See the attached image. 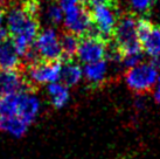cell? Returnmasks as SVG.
<instances>
[{
    "label": "cell",
    "mask_w": 160,
    "mask_h": 159,
    "mask_svg": "<svg viewBox=\"0 0 160 159\" xmlns=\"http://www.w3.org/2000/svg\"><path fill=\"white\" fill-rule=\"evenodd\" d=\"M144 52L136 54H130V55H124L122 56V67H124L125 69H129L131 67L137 66L138 63L144 61Z\"/></svg>",
    "instance_id": "cell-20"
},
{
    "label": "cell",
    "mask_w": 160,
    "mask_h": 159,
    "mask_svg": "<svg viewBox=\"0 0 160 159\" xmlns=\"http://www.w3.org/2000/svg\"><path fill=\"white\" fill-rule=\"evenodd\" d=\"M26 75H23L19 69H9L2 70L0 69V94L1 95H12L31 90Z\"/></svg>",
    "instance_id": "cell-11"
},
{
    "label": "cell",
    "mask_w": 160,
    "mask_h": 159,
    "mask_svg": "<svg viewBox=\"0 0 160 159\" xmlns=\"http://www.w3.org/2000/svg\"><path fill=\"white\" fill-rule=\"evenodd\" d=\"M159 11H160V6H159Z\"/></svg>",
    "instance_id": "cell-28"
},
{
    "label": "cell",
    "mask_w": 160,
    "mask_h": 159,
    "mask_svg": "<svg viewBox=\"0 0 160 159\" xmlns=\"http://www.w3.org/2000/svg\"><path fill=\"white\" fill-rule=\"evenodd\" d=\"M137 33L142 52L150 58L160 56V25L140 17L137 19Z\"/></svg>",
    "instance_id": "cell-7"
},
{
    "label": "cell",
    "mask_w": 160,
    "mask_h": 159,
    "mask_svg": "<svg viewBox=\"0 0 160 159\" xmlns=\"http://www.w3.org/2000/svg\"><path fill=\"white\" fill-rule=\"evenodd\" d=\"M159 0H128L131 13L145 17L151 12Z\"/></svg>",
    "instance_id": "cell-19"
},
{
    "label": "cell",
    "mask_w": 160,
    "mask_h": 159,
    "mask_svg": "<svg viewBox=\"0 0 160 159\" xmlns=\"http://www.w3.org/2000/svg\"><path fill=\"white\" fill-rule=\"evenodd\" d=\"M158 79L159 71L152 66L151 62L145 61L126 69L124 74V81L128 88L140 95L152 91Z\"/></svg>",
    "instance_id": "cell-3"
},
{
    "label": "cell",
    "mask_w": 160,
    "mask_h": 159,
    "mask_svg": "<svg viewBox=\"0 0 160 159\" xmlns=\"http://www.w3.org/2000/svg\"><path fill=\"white\" fill-rule=\"evenodd\" d=\"M9 38H11V35H9L8 29L6 28V26H5V25L0 26V41L7 40V39H9Z\"/></svg>",
    "instance_id": "cell-23"
},
{
    "label": "cell",
    "mask_w": 160,
    "mask_h": 159,
    "mask_svg": "<svg viewBox=\"0 0 160 159\" xmlns=\"http://www.w3.org/2000/svg\"><path fill=\"white\" fill-rule=\"evenodd\" d=\"M62 61H45L38 60L28 64L26 79L31 85H48L60 81Z\"/></svg>",
    "instance_id": "cell-5"
},
{
    "label": "cell",
    "mask_w": 160,
    "mask_h": 159,
    "mask_svg": "<svg viewBox=\"0 0 160 159\" xmlns=\"http://www.w3.org/2000/svg\"><path fill=\"white\" fill-rule=\"evenodd\" d=\"M90 13L93 27L96 28L98 34L105 40L111 38L120 17L117 5L115 3L108 5H96L92 6Z\"/></svg>",
    "instance_id": "cell-6"
},
{
    "label": "cell",
    "mask_w": 160,
    "mask_h": 159,
    "mask_svg": "<svg viewBox=\"0 0 160 159\" xmlns=\"http://www.w3.org/2000/svg\"><path fill=\"white\" fill-rule=\"evenodd\" d=\"M62 23L66 31L77 36H84L89 34L93 26L90 11L81 4L64 12Z\"/></svg>",
    "instance_id": "cell-9"
},
{
    "label": "cell",
    "mask_w": 160,
    "mask_h": 159,
    "mask_svg": "<svg viewBox=\"0 0 160 159\" xmlns=\"http://www.w3.org/2000/svg\"><path fill=\"white\" fill-rule=\"evenodd\" d=\"M80 1L81 5H83V6H87V5L90 4V0H78Z\"/></svg>",
    "instance_id": "cell-27"
},
{
    "label": "cell",
    "mask_w": 160,
    "mask_h": 159,
    "mask_svg": "<svg viewBox=\"0 0 160 159\" xmlns=\"http://www.w3.org/2000/svg\"><path fill=\"white\" fill-rule=\"evenodd\" d=\"M31 125L27 124L19 116H0V131L7 133L14 138H21L28 131Z\"/></svg>",
    "instance_id": "cell-14"
},
{
    "label": "cell",
    "mask_w": 160,
    "mask_h": 159,
    "mask_svg": "<svg viewBox=\"0 0 160 159\" xmlns=\"http://www.w3.org/2000/svg\"><path fill=\"white\" fill-rule=\"evenodd\" d=\"M47 95L53 108L62 109L70 101V88L58 81L47 85Z\"/></svg>",
    "instance_id": "cell-16"
},
{
    "label": "cell",
    "mask_w": 160,
    "mask_h": 159,
    "mask_svg": "<svg viewBox=\"0 0 160 159\" xmlns=\"http://www.w3.org/2000/svg\"><path fill=\"white\" fill-rule=\"evenodd\" d=\"M152 66L156 68L157 70L160 73V56H157V58H151V61Z\"/></svg>",
    "instance_id": "cell-26"
},
{
    "label": "cell",
    "mask_w": 160,
    "mask_h": 159,
    "mask_svg": "<svg viewBox=\"0 0 160 159\" xmlns=\"http://www.w3.org/2000/svg\"><path fill=\"white\" fill-rule=\"evenodd\" d=\"M0 96H1V94H0Z\"/></svg>",
    "instance_id": "cell-29"
},
{
    "label": "cell",
    "mask_w": 160,
    "mask_h": 159,
    "mask_svg": "<svg viewBox=\"0 0 160 159\" xmlns=\"http://www.w3.org/2000/svg\"><path fill=\"white\" fill-rule=\"evenodd\" d=\"M21 62L22 60L17 52L11 38L0 41V69L2 70L19 69Z\"/></svg>",
    "instance_id": "cell-13"
},
{
    "label": "cell",
    "mask_w": 160,
    "mask_h": 159,
    "mask_svg": "<svg viewBox=\"0 0 160 159\" xmlns=\"http://www.w3.org/2000/svg\"><path fill=\"white\" fill-rule=\"evenodd\" d=\"M34 49L40 60L45 61H61L62 49L60 44V34L55 27H46L40 29L34 41Z\"/></svg>",
    "instance_id": "cell-4"
},
{
    "label": "cell",
    "mask_w": 160,
    "mask_h": 159,
    "mask_svg": "<svg viewBox=\"0 0 160 159\" xmlns=\"http://www.w3.org/2000/svg\"><path fill=\"white\" fill-rule=\"evenodd\" d=\"M5 26L20 58L33 48L35 38L40 32L39 19L31 14L22 5H14L5 14Z\"/></svg>",
    "instance_id": "cell-1"
},
{
    "label": "cell",
    "mask_w": 160,
    "mask_h": 159,
    "mask_svg": "<svg viewBox=\"0 0 160 159\" xmlns=\"http://www.w3.org/2000/svg\"><path fill=\"white\" fill-rule=\"evenodd\" d=\"M58 4L61 6V8L63 9V12H66L68 9L75 7L77 5H80V1L78 0H56Z\"/></svg>",
    "instance_id": "cell-21"
},
{
    "label": "cell",
    "mask_w": 160,
    "mask_h": 159,
    "mask_svg": "<svg viewBox=\"0 0 160 159\" xmlns=\"http://www.w3.org/2000/svg\"><path fill=\"white\" fill-rule=\"evenodd\" d=\"M153 98H154V101H156V103H158V104H160V75H159V79H158V81H157L156 83V87L153 88Z\"/></svg>",
    "instance_id": "cell-22"
},
{
    "label": "cell",
    "mask_w": 160,
    "mask_h": 159,
    "mask_svg": "<svg viewBox=\"0 0 160 159\" xmlns=\"http://www.w3.org/2000/svg\"><path fill=\"white\" fill-rule=\"evenodd\" d=\"M40 13H42L45 20L50 27L61 25L64 18V12L56 0H49L46 7H41Z\"/></svg>",
    "instance_id": "cell-17"
},
{
    "label": "cell",
    "mask_w": 160,
    "mask_h": 159,
    "mask_svg": "<svg viewBox=\"0 0 160 159\" xmlns=\"http://www.w3.org/2000/svg\"><path fill=\"white\" fill-rule=\"evenodd\" d=\"M83 80V68L78 62L74 60H64L61 67L60 82L66 84L68 88L75 87Z\"/></svg>",
    "instance_id": "cell-15"
},
{
    "label": "cell",
    "mask_w": 160,
    "mask_h": 159,
    "mask_svg": "<svg viewBox=\"0 0 160 159\" xmlns=\"http://www.w3.org/2000/svg\"><path fill=\"white\" fill-rule=\"evenodd\" d=\"M115 0H90V5L91 6H96V5H108L113 4Z\"/></svg>",
    "instance_id": "cell-24"
},
{
    "label": "cell",
    "mask_w": 160,
    "mask_h": 159,
    "mask_svg": "<svg viewBox=\"0 0 160 159\" xmlns=\"http://www.w3.org/2000/svg\"><path fill=\"white\" fill-rule=\"evenodd\" d=\"M41 111V100L31 90L17 94V112L15 115L22 118L27 124H32L39 117Z\"/></svg>",
    "instance_id": "cell-10"
},
{
    "label": "cell",
    "mask_w": 160,
    "mask_h": 159,
    "mask_svg": "<svg viewBox=\"0 0 160 159\" xmlns=\"http://www.w3.org/2000/svg\"><path fill=\"white\" fill-rule=\"evenodd\" d=\"M110 63L107 59L84 64L83 68V79L91 85H101L107 81L109 76Z\"/></svg>",
    "instance_id": "cell-12"
},
{
    "label": "cell",
    "mask_w": 160,
    "mask_h": 159,
    "mask_svg": "<svg viewBox=\"0 0 160 159\" xmlns=\"http://www.w3.org/2000/svg\"><path fill=\"white\" fill-rule=\"evenodd\" d=\"M60 44L62 49V56L64 60H72L76 56V52L80 44V36L72 34L70 32H66L60 35Z\"/></svg>",
    "instance_id": "cell-18"
},
{
    "label": "cell",
    "mask_w": 160,
    "mask_h": 159,
    "mask_svg": "<svg viewBox=\"0 0 160 159\" xmlns=\"http://www.w3.org/2000/svg\"><path fill=\"white\" fill-rule=\"evenodd\" d=\"M112 38L120 50L122 56L142 52L137 33V17L131 12L122 14L119 17Z\"/></svg>",
    "instance_id": "cell-2"
},
{
    "label": "cell",
    "mask_w": 160,
    "mask_h": 159,
    "mask_svg": "<svg viewBox=\"0 0 160 159\" xmlns=\"http://www.w3.org/2000/svg\"><path fill=\"white\" fill-rule=\"evenodd\" d=\"M5 14H6V12H5V7H4V5H2V3H1V0H0V26L4 25Z\"/></svg>",
    "instance_id": "cell-25"
},
{
    "label": "cell",
    "mask_w": 160,
    "mask_h": 159,
    "mask_svg": "<svg viewBox=\"0 0 160 159\" xmlns=\"http://www.w3.org/2000/svg\"><path fill=\"white\" fill-rule=\"evenodd\" d=\"M108 42L101 36L84 35L81 36L76 58L80 63L88 64L103 60L107 56Z\"/></svg>",
    "instance_id": "cell-8"
}]
</instances>
